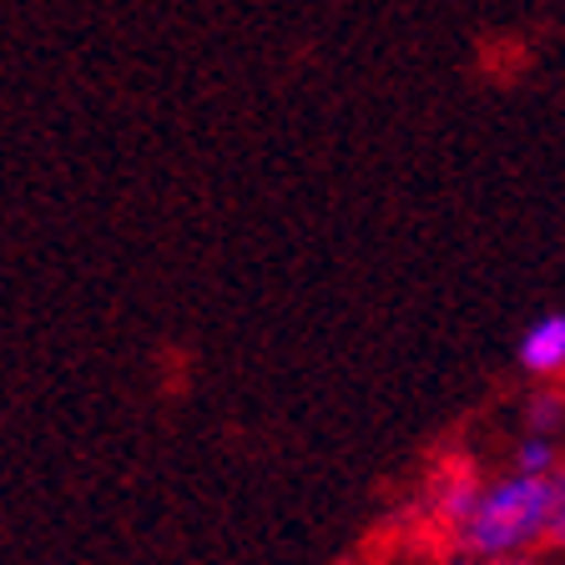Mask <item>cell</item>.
Segmentation results:
<instances>
[{"instance_id": "cell-1", "label": "cell", "mask_w": 565, "mask_h": 565, "mask_svg": "<svg viewBox=\"0 0 565 565\" xmlns=\"http://www.w3.org/2000/svg\"><path fill=\"white\" fill-rule=\"evenodd\" d=\"M551 480L555 475L510 470L505 480L480 484L465 525L455 530V551L475 561H510L545 545V515H551Z\"/></svg>"}, {"instance_id": "cell-2", "label": "cell", "mask_w": 565, "mask_h": 565, "mask_svg": "<svg viewBox=\"0 0 565 565\" xmlns=\"http://www.w3.org/2000/svg\"><path fill=\"white\" fill-rule=\"evenodd\" d=\"M515 353L530 379H545V384L565 379V313H545L541 323H530Z\"/></svg>"}, {"instance_id": "cell-3", "label": "cell", "mask_w": 565, "mask_h": 565, "mask_svg": "<svg viewBox=\"0 0 565 565\" xmlns=\"http://www.w3.org/2000/svg\"><path fill=\"white\" fill-rule=\"evenodd\" d=\"M525 424H530V435H541V439H555L565 429V394L561 388H541L535 399H530L525 409Z\"/></svg>"}, {"instance_id": "cell-4", "label": "cell", "mask_w": 565, "mask_h": 565, "mask_svg": "<svg viewBox=\"0 0 565 565\" xmlns=\"http://www.w3.org/2000/svg\"><path fill=\"white\" fill-rule=\"evenodd\" d=\"M515 470H525V475H555V470H561V449H555V439L530 435L525 445L515 449Z\"/></svg>"}, {"instance_id": "cell-5", "label": "cell", "mask_w": 565, "mask_h": 565, "mask_svg": "<svg viewBox=\"0 0 565 565\" xmlns=\"http://www.w3.org/2000/svg\"><path fill=\"white\" fill-rule=\"evenodd\" d=\"M545 551H565V470L551 480V515H545Z\"/></svg>"}, {"instance_id": "cell-6", "label": "cell", "mask_w": 565, "mask_h": 565, "mask_svg": "<svg viewBox=\"0 0 565 565\" xmlns=\"http://www.w3.org/2000/svg\"><path fill=\"white\" fill-rule=\"evenodd\" d=\"M445 565H490V561H475V555H465V551H455V555H449V561Z\"/></svg>"}, {"instance_id": "cell-7", "label": "cell", "mask_w": 565, "mask_h": 565, "mask_svg": "<svg viewBox=\"0 0 565 565\" xmlns=\"http://www.w3.org/2000/svg\"><path fill=\"white\" fill-rule=\"evenodd\" d=\"M490 565H535L530 555H510V561H490Z\"/></svg>"}]
</instances>
